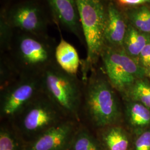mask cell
<instances>
[{
    "label": "cell",
    "mask_w": 150,
    "mask_h": 150,
    "mask_svg": "<svg viewBox=\"0 0 150 150\" xmlns=\"http://www.w3.org/2000/svg\"><path fill=\"white\" fill-rule=\"evenodd\" d=\"M83 83L81 122L96 129L120 124L122 111L120 101L108 79L91 71Z\"/></svg>",
    "instance_id": "1"
},
{
    "label": "cell",
    "mask_w": 150,
    "mask_h": 150,
    "mask_svg": "<svg viewBox=\"0 0 150 150\" xmlns=\"http://www.w3.org/2000/svg\"><path fill=\"white\" fill-rule=\"evenodd\" d=\"M57 45L48 35L15 33L7 52L11 61L21 75L41 76L56 62Z\"/></svg>",
    "instance_id": "2"
},
{
    "label": "cell",
    "mask_w": 150,
    "mask_h": 150,
    "mask_svg": "<svg viewBox=\"0 0 150 150\" xmlns=\"http://www.w3.org/2000/svg\"><path fill=\"white\" fill-rule=\"evenodd\" d=\"M43 91L70 119L81 122L83 83L55 62L41 75Z\"/></svg>",
    "instance_id": "3"
},
{
    "label": "cell",
    "mask_w": 150,
    "mask_h": 150,
    "mask_svg": "<svg viewBox=\"0 0 150 150\" xmlns=\"http://www.w3.org/2000/svg\"><path fill=\"white\" fill-rule=\"evenodd\" d=\"M82 33L87 48L81 61L82 81L86 80L101 57L105 43L106 10L100 0H76Z\"/></svg>",
    "instance_id": "4"
},
{
    "label": "cell",
    "mask_w": 150,
    "mask_h": 150,
    "mask_svg": "<svg viewBox=\"0 0 150 150\" xmlns=\"http://www.w3.org/2000/svg\"><path fill=\"white\" fill-rule=\"evenodd\" d=\"M67 119L70 118L43 91L11 122L28 144Z\"/></svg>",
    "instance_id": "5"
},
{
    "label": "cell",
    "mask_w": 150,
    "mask_h": 150,
    "mask_svg": "<svg viewBox=\"0 0 150 150\" xmlns=\"http://www.w3.org/2000/svg\"><path fill=\"white\" fill-rule=\"evenodd\" d=\"M101 57L109 82L122 95H125L145 74L144 68L126 54L123 48H114L105 45Z\"/></svg>",
    "instance_id": "6"
},
{
    "label": "cell",
    "mask_w": 150,
    "mask_h": 150,
    "mask_svg": "<svg viewBox=\"0 0 150 150\" xmlns=\"http://www.w3.org/2000/svg\"><path fill=\"white\" fill-rule=\"evenodd\" d=\"M42 92L41 76L21 75L10 85L0 90L1 122H12Z\"/></svg>",
    "instance_id": "7"
},
{
    "label": "cell",
    "mask_w": 150,
    "mask_h": 150,
    "mask_svg": "<svg viewBox=\"0 0 150 150\" xmlns=\"http://www.w3.org/2000/svg\"><path fill=\"white\" fill-rule=\"evenodd\" d=\"M14 30L36 35H47L49 20L43 6L34 0H27L11 6L1 13Z\"/></svg>",
    "instance_id": "8"
},
{
    "label": "cell",
    "mask_w": 150,
    "mask_h": 150,
    "mask_svg": "<svg viewBox=\"0 0 150 150\" xmlns=\"http://www.w3.org/2000/svg\"><path fill=\"white\" fill-rule=\"evenodd\" d=\"M80 122L67 119L27 144V150H70Z\"/></svg>",
    "instance_id": "9"
},
{
    "label": "cell",
    "mask_w": 150,
    "mask_h": 150,
    "mask_svg": "<svg viewBox=\"0 0 150 150\" xmlns=\"http://www.w3.org/2000/svg\"><path fill=\"white\" fill-rule=\"evenodd\" d=\"M54 20L85 43L76 0H47Z\"/></svg>",
    "instance_id": "10"
},
{
    "label": "cell",
    "mask_w": 150,
    "mask_h": 150,
    "mask_svg": "<svg viewBox=\"0 0 150 150\" xmlns=\"http://www.w3.org/2000/svg\"><path fill=\"white\" fill-rule=\"evenodd\" d=\"M127 29L125 20L120 11L113 4H110L106 10L104 35L105 45L114 48H123Z\"/></svg>",
    "instance_id": "11"
},
{
    "label": "cell",
    "mask_w": 150,
    "mask_h": 150,
    "mask_svg": "<svg viewBox=\"0 0 150 150\" xmlns=\"http://www.w3.org/2000/svg\"><path fill=\"white\" fill-rule=\"evenodd\" d=\"M97 137L104 150H129L127 133L120 124L98 129Z\"/></svg>",
    "instance_id": "12"
},
{
    "label": "cell",
    "mask_w": 150,
    "mask_h": 150,
    "mask_svg": "<svg viewBox=\"0 0 150 150\" xmlns=\"http://www.w3.org/2000/svg\"><path fill=\"white\" fill-rule=\"evenodd\" d=\"M54 57L57 64L62 70L71 75H77L81 61L74 46L61 38L57 44Z\"/></svg>",
    "instance_id": "13"
},
{
    "label": "cell",
    "mask_w": 150,
    "mask_h": 150,
    "mask_svg": "<svg viewBox=\"0 0 150 150\" xmlns=\"http://www.w3.org/2000/svg\"><path fill=\"white\" fill-rule=\"evenodd\" d=\"M27 143L11 122L2 121L0 125V150H27Z\"/></svg>",
    "instance_id": "14"
},
{
    "label": "cell",
    "mask_w": 150,
    "mask_h": 150,
    "mask_svg": "<svg viewBox=\"0 0 150 150\" xmlns=\"http://www.w3.org/2000/svg\"><path fill=\"white\" fill-rule=\"evenodd\" d=\"M125 113L127 122L133 127L142 128L150 125V110L140 102L127 101Z\"/></svg>",
    "instance_id": "15"
},
{
    "label": "cell",
    "mask_w": 150,
    "mask_h": 150,
    "mask_svg": "<svg viewBox=\"0 0 150 150\" xmlns=\"http://www.w3.org/2000/svg\"><path fill=\"white\" fill-rule=\"evenodd\" d=\"M70 150H104L98 139L89 127L81 122L71 146Z\"/></svg>",
    "instance_id": "16"
},
{
    "label": "cell",
    "mask_w": 150,
    "mask_h": 150,
    "mask_svg": "<svg viewBox=\"0 0 150 150\" xmlns=\"http://www.w3.org/2000/svg\"><path fill=\"white\" fill-rule=\"evenodd\" d=\"M149 42V38L145 33L136 30L134 27H129L124 40L123 48L126 54L134 59L136 56H139Z\"/></svg>",
    "instance_id": "17"
},
{
    "label": "cell",
    "mask_w": 150,
    "mask_h": 150,
    "mask_svg": "<svg viewBox=\"0 0 150 150\" xmlns=\"http://www.w3.org/2000/svg\"><path fill=\"white\" fill-rule=\"evenodd\" d=\"M21 75L11 61L8 54H1L0 90L5 88L17 80Z\"/></svg>",
    "instance_id": "18"
},
{
    "label": "cell",
    "mask_w": 150,
    "mask_h": 150,
    "mask_svg": "<svg viewBox=\"0 0 150 150\" xmlns=\"http://www.w3.org/2000/svg\"><path fill=\"white\" fill-rule=\"evenodd\" d=\"M125 95L133 101L141 103L150 110V83L148 82L137 81Z\"/></svg>",
    "instance_id": "19"
},
{
    "label": "cell",
    "mask_w": 150,
    "mask_h": 150,
    "mask_svg": "<svg viewBox=\"0 0 150 150\" xmlns=\"http://www.w3.org/2000/svg\"><path fill=\"white\" fill-rule=\"evenodd\" d=\"M129 18L135 27L139 32L150 33V10L146 7L132 11Z\"/></svg>",
    "instance_id": "20"
},
{
    "label": "cell",
    "mask_w": 150,
    "mask_h": 150,
    "mask_svg": "<svg viewBox=\"0 0 150 150\" xmlns=\"http://www.w3.org/2000/svg\"><path fill=\"white\" fill-rule=\"evenodd\" d=\"M1 16L0 20V51L1 54L7 52L10 48L15 32Z\"/></svg>",
    "instance_id": "21"
},
{
    "label": "cell",
    "mask_w": 150,
    "mask_h": 150,
    "mask_svg": "<svg viewBox=\"0 0 150 150\" xmlns=\"http://www.w3.org/2000/svg\"><path fill=\"white\" fill-rule=\"evenodd\" d=\"M134 150H150V131L139 136L134 143Z\"/></svg>",
    "instance_id": "22"
},
{
    "label": "cell",
    "mask_w": 150,
    "mask_h": 150,
    "mask_svg": "<svg viewBox=\"0 0 150 150\" xmlns=\"http://www.w3.org/2000/svg\"><path fill=\"white\" fill-rule=\"evenodd\" d=\"M139 57L140 62L144 67L150 68V41L142 50Z\"/></svg>",
    "instance_id": "23"
},
{
    "label": "cell",
    "mask_w": 150,
    "mask_h": 150,
    "mask_svg": "<svg viewBox=\"0 0 150 150\" xmlns=\"http://www.w3.org/2000/svg\"><path fill=\"white\" fill-rule=\"evenodd\" d=\"M115 1L122 6L137 5L150 2V0H115Z\"/></svg>",
    "instance_id": "24"
},
{
    "label": "cell",
    "mask_w": 150,
    "mask_h": 150,
    "mask_svg": "<svg viewBox=\"0 0 150 150\" xmlns=\"http://www.w3.org/2000/svg\"><path fill=\"white\" fill-rule=\"evenodd\" d=\"M147 74L148 76L150 78V68H149V69L147 71Z\"/></svg>",
    "instance_id": "25"
}]
</instances>
